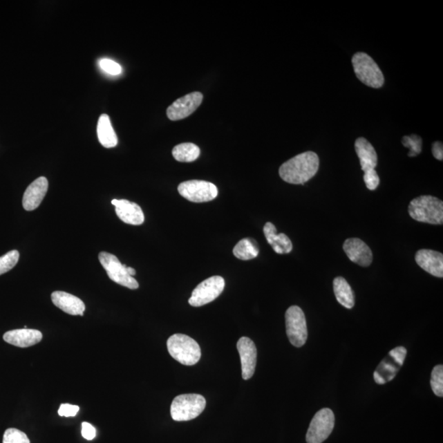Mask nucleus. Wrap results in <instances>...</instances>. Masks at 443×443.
I'll list each match as a JSON object with an SVG mask.
<instances>
[{
	"label": "nucleus",
	"mask_w": 443,
	"mask_h": 443,
	"mask_svg": "<svg viewBox=\"0 0 443 443\" xmlns=\"http://www.w3.org/2000/svg\"><path fill=\"white\" fill-rule=\"evenodd\" d=\"M200 150L193 143H182L173 149V156L175 160L183 163H191L198 159Z\"/></svg>",
	"instance_id": "393cba45"
},
{
	"label": "nucleus",
	"mask_w": 443,
	"mask_h": 443,
	"mask_svg": "<svg viewBox=\"0 0 443 443\" xmlns=\"http://www.w3.org/2000/svg\"><path fill=\"white\" fill-rule=\"evenodd\" d=\"M285 319H286V330L289 341L296 348H301L305 344L308 337L303 310L296 305L289 307L285 314Z\"/></svg>",
	"instance_id": "423d86ee"
},
{
	"label": "nucleus",
	"mask_w": 443,
	"mask_h": 443,
	"mask_svg": "<svg viewBox=\"0 0 443 443\" xmlns=\"http://www.w3.org/2000/svg\"><path fill=\"white\" fill-rule=\"evenodd\" d=\"M19 252L13 249L0 257V275L6 274L15 267L19 261Z\"/></svg>",
	"instance_id": "a878e982"
},
{
	"label": "nucleus",
	"mask_w": 443,
	"mask_h": 443,
	"mask_svg": "<svg viewBox=\"0 0 443 443\" xmlns=\"http://www.w3.org/2000/svg\"><path fill=\"white\" fill-rule=\"evenodd\" d=\"M100 65L104 72L111 74V75H120L122 73L121 66L111 59L100 60Z\"/></svg>",
	"instance_id": "7c9ffc66"
},
{
	"label": "nucleus",
	"mask_w": 443,
	"mask_h": 443,
	"mask_svg": "<svg viewBox=\"0 0 443 443\" xmlns=\"http://www.w3.org/2000/svg\"><path fill=\"white\" fill-rule=\"evenodd\" d=\"M42 337V333L39 330L23 328L4 333L3 340L17 348H26L38 344Z\"/></svg>",
	"instance_id": "a211bd4d"
},
{
	"label": "nucleus",
	"mask_w": 443,
	"mask_h": 443,
	"mask_svg": "<svg viewBox=\"0 0 443 443\" xmlns=\"http://www.w3.org/2000/svg\"><path fill=\"white\" fill-rule=\"evenodd\" d=\"M241 357L243 378L248 380L252 378L256 371L257 362V349L254 341L249 337H241L236 344Z\"/></svg>",
	"instance_id": "ddd939ff"
},
{
	"label": "nucleus",
	"mask_w": 443,
	"mask_h": 443,
	"mask_svg": "<svg viewBox=\"0 0 443 443\" xmlns=\"http://www.w3.org/2000/svg\"><path fill=\"white\" fill-rule=\"evenodd\" d=\"M355 149L364 172L375 169L378 164V155L374 147L366 138H359L355 140Z\"/></svg>",
	"instance_id": "412c9836"
},
{
	"label": "nucleus",
	"mask_w": 443,
	"mask_h": 443,
	"mask_svg": "<svg viewBox=\"0 0 443 443\" xmlns=\"http://www.w3.org/2000/svg\"><path fill=\"white\" fill-rule=\"evenodd\" d=\"M79 410L80 408L77 406L62 404L59 407V415L63 417H73L77 415Z\"/></svg>",
	"instance_id": "2f4dec72"
},
{
	"label": "nucleus",
	"mask_w": 443,
	"mask_h": 443,
	"mask_svg": "<svg viewBox=\"0 0 443 443\" xmlns=\"http://www.w3.org/2000/svg\"><path fill=\"white\" fill-rule=\"evenodd\" d=\"M417 265L437 278L443 277V254L433 249H423L415 254Z\"/></svg>",
	"instance_id": "2eb2a0df"
},
{
	"label": "nucleus",
	"mask_w": 443,
	"mask_h": 443,
	"mask_svg": "<svg viewBox=\"0 0 443 443\" xmlns=\"http://www.w3.org/2000/svg\"><path fill=\"white\" fill-rule=\"evenodd\" d=\"M402 144H404V147L406 148H410L409 156L413 157L418 155L419 153L422 151L421 146H422V140L417 135H411V137L403 138Z\"/></svg>",
	"instance_id": "c85d7f7f"
},
{
	"label": "nucleus",
	"mask_w": 443,
	"mask_h": 443,
	"mask_svg": "<svg viewBox=\"0 0 443 443\" xmlns=\"http://www.w3.org/2000/svg\"><path fill=\"white\" fill-rule=\"evenodd\" d=\"M206 406V400L202 395L182 394L173 399L171 405V416L175 421H189L202 413Z\"/></svg>",
	"instance_id": "20e7f679"
},
{
	"label": "nucleus",
	"mask_w": 443,
	"mask_h": 443,
	"mask_svg": "<svg viewBox=\"0 0 443 443\" xmlns=\"http://www.w3.org/2000/svg\"><path fill=\"white\" fill-rule=\"evenodd\" d=\"M203 95L192 92L174 102L167 109V116L172 121H178L189 117L202 103Z\"/></svg>",
	"instance_id": "f8f14e48"
},
{
	"label": "nucleus",
	"mask_w": 443,
	"mask_h": 443,
	"mask_svg": "<svg viewBox=\"0 0 443 443\" xmlns=\"http://www.w3.org/2000/svg\"><path fill=\"white\" fill-rule=\"evenodd\" d=\"M407 350L404 346L393 349L381 361L374 373L376 384L383 385L392 381L404 364Z\"/></svg>",
	"instance_id": "6e6552de"
},
{
	"label": "nucleus",
	"mask_w": 443,
	"mask_h": 443,
	"mask_svg": "<svg viewBox=\"0 0 443 443\" xmlns=\"http://www.w3.org/2000/svg\"><path fill=\"white\" fill-rule=\"evenodd\" d=\"M3 443H30V442L25 433L12 428L7 429L4 433Z\"/></svg>",
	"instance_id": "cd10ccee"
},
{
	"label": "nucleus",
	"mask_w": 443,
	"mask_h": 443,
	"mask_svg": "<svg viewBox=\"0 0 443 443\" xmlns=\"http://www.w3.org/2000/svg\"><path fill=\"white\" fill-rule=\"evenodd\" d=\"M49 182L45 177L39 178L30 184L23 195V205L26 211L37 209L45 198Z\"/></svg>",
	"instance_id": "dca6fc26"
},
{
	"label": "nucleus",
	"mask_w": 443,
	"mask_h": 443,
	"mask_svg": "<svg viewBox=\"0 0 443 443\" xmlns=\"http://www.w3.org/2000/svg\"><path fill=\"white\" fill-rule=\"evenodd\" d=\"M53 303L64 312L71 315H81L82 317L86 310V305L80 298L64 292H55L52 293Z\"/></svg>",
	"instance_id": "6ab92c4d"
},
{
	"label": "nucleus",
	"mask_w": 443,
	"mask_h": 443,
	"mask_svg": "<svg viewBox=\"0 0 443 443\" xmlns=\"http://www.w3.org/2000/svg\"><path fill=\"white\" fill-rule=\"evenodd\" d=\"M355 75L364 84L378 89L384 84V77L379 65L366 53L358 52L352 57Z\"/></svg>",
	"instance_id": "39448f33"
},
{
	"label": "nucleus",
	"mask_w": 443,
	"mask_h": 443,
	"mask_svg": "<svg viewBox=\"0 0 443 443\" xmlns=\"http://www.w3.org/2000/svg\"><path fill=\"white\" fill-rule=\"evenodd\" d=\"M82 435L86 440H93L96 437V429L89 423L84 422L82 424Z\"/></svg>",
	"instance_id": "473e14b6"
},
{
	"label": "nucleus",
	"mask_w": 443,
	"mask_h": 443,
	"mask_svg": "<svg viewBox=\"0 0 443 443\" xmlns=\"http://www.w3.org/2000/svg\"><path fill=\"white\" fill-rule=\"evenodd\" d=\"M260 248L256 240L252 238L241 239L234 249L235 257L241 261H251L258 256Z\"/></svg>",
	"instance_id": "b1692460"
},
{
	"label": "nucleus",
	"mask_w": 443,
	"mask_h": 443,
	"mask_svg": "<svg viewBox=\"0 0 443 443\" xmlns=\"http://www.w3.org/2000/svg\"><path fill=\"white\" fill-rule=\"evenodd\" d=\"M333 291L337 301L346 309H352L355 305V294L350 284L344 278L337 277L333 280Z\"/></svg>",
	"instance_id": "5701e85b"
},
{
	"label": "nucleus",
	"mask_w": 443,
	"mask_h": 443,
	"mask_svg": "<svg viewBox=\"0 0 443 443\" xmlns=\"http://www.w3.org/2000/svg\"><path fill=\"white\" fill-rule=\"evenodd\" d=\"M343 249L350 261L362 267H368L373 261V253L370 247L359 238L345 241Z\"/></svg>",
	"instance_id": "4468645a"
},
{
	"label": "nucleus",
	"mask_w": 443,
	"mask_h": 443,
	"mask_svg": "<svg viewBox=\"0 0 443 443\" xmlns=\"http://www.w3.org/2000/svg\"><path fill=\"white\" fill-rule=\"evenodd\" d=\"M127 272H129V274L131 276V277H133V276L137 274V272H135V270L131 267H127Z\"/></svg>",
	"instance_id": "f704fd0d"
},
{
	"label": "nucleus",
	"mask_w": 443,
	"mask_h": 443,
	"mask_svg": "<svg viewBox=\"0 0 443 443\" xmlns=\"http://www.w3.org/2000/svg\"><path fill=\"white\" fill-rule=\"evenodd\" d=\"M431 388L436 396L443 397V366H437L433 368L431 381Z\"/></svg>",
	"instance_id": "bb28decb"
},
{
	"label": "nucleus",
	"mask_w": 443,
	"mask_h": 443,
	"mask_svg": "<svg viewBox=\"0 0 443 443\" xmlns=\"http://www.w3.org/2000/svg\"><path fill=\"white\" fill-rule=\"evenodd\" d=\"M97 134L100 142L104 147L113 148L117 146V135L113 129L111 118L107 114H102L99 118Z\"/></svg>",
	"instance_id": "4be33fe9"
},
{
	"label": "nucleus",
	"mask_w": 443,
	"mask_h": 443,
	"mask_svg": "<svg viewBox=\"0 0 443 443\" xmlns=\"http://www.w3.org/2000/svg\"><path fill=\"white\" fill-rule=\"evenodd\" d=\"M265 238L274 251L279 254H289L292 251L293 245L290 238L286 234H277V228L272 223H266L264 227Z\"/></svg>",
	"instance_id": "aec40b11"
},
{
	"label": "nucleus",
	"mask_w": 443,
	"mask_h": 443,
	"mask_svg": "<svg viewBox=\"0 0 443 443\" xmlns=\"http://www.w3.org/2000/svg\"><path fill=\"white\" fill-rule=\"evenodd\" d=\"M319 168V158L317 153L307 151L285 162L280 167L279 176L284 182L299 185L314 177Z\"/></svg>",
	"instance_id": "f257e3e1"
},
{
	"label": "nucleus",
	"mask_w": 443,
	"mask_h": 443,
	"mask_svg": "<svg viewBox=\"0 0 443 443\" xmlns=\"http://www.w3.org/2000/svg\"><path fill=\"white\" fill-rule=\"evenodd\" d=\"M335 416L332 410L323 408L311 420L306 433L307 443H322L330 436L334 428Z\"/></svg>",
	"instance_id": "9d476101"
},
{
	"label": "nucleus",
	"mask_w": 443,
	"mask_h": 443,
	"mask_svg": "<svg viewBox=\"0 0 443 443\" xmlns=\"http://www.w3.org/2000/svg\"><path fill=\"white\" fill-rule=\"evenodd\" d=\"M178 190L184 198L194 203L209 202L216 199L218 193L214 184L200 180L183 182L180 184Z\"/></svg>",
	"instance_id": "1a4fd4ad"
},
{
	"label": "nucleus",
	"mask_w": 443,
	"mask_h": 443,
	"mask_svg": "<svg viewBox=\"0 0 443 443\" xmlns=\"http://www.w3.org/2000/svg\"><path fill=\"white\" fill-rule=\"evenodd\" d=\"M99 261L114 283L125 288L135 290L139 288L138 281L129 274L127 266L122 265L117 257L108 252H100Z\"/></svg>",
	"instance_id": "0eeeda50"
},
{
	"label": "nucleus",
	"mask_w": 443,
	"mask_h": 443,
	"mask_svg": "<svg viewBox=\"0 0 443 443\" xmlns=\"http://www.w3.org/2000/svg\"><path fill=\"white\" fill-rule=\"evenodd\" d=\"M410 216L415 221L442 225L443 223V202L432 196H421L411 201Z\"/></svg>",
	"instance_id": "f03ea898"
},
{
	"label": "nucleus",
	"mask_w": 443,
	"mask_h": 443,
	"mask_svg": "<svg viewBox=\"0 0 443 443\" xmlns=\"http://www.w3.org/2000/svg\"><path fill=\"white\" fill-rule=\"evenodd\" d=\"M112 205L115 206V211L122 222L131 225H142L144 216L140 206L126 200H113Z\"/></svg>",
	"instance_id": "f3484780"
},
{
	"label": "nucleus",
	"mask_w": 443,
	"mask_h": 443,
	"mask_svg": "<svg viewBox=\"0 0 443 443\" xmlns=\"http://www.w3.org/2000/svg\"><path fill=\"white\" fill-rule=\"evenodd\" d=\"M167 346L171 357L184 366H194L200 361V346L189 336L181 333L173 334L167 341Z\"/></svg>",
	"instance_id": "7ed1b4c3"
},
{
	"label": "nucleus",
	"mask_w": 443,
	"mask_h": 443,
	"mask_svg": "<svg viewBox=\"0 0 443 443\" xmlns=\"http://www.w3.org/2000/svg\"><path fill=\"white\" fill-rule=\"evenodd\" d=\"M364 181L368 190L375 191L379 187L380 179L375 169L368 170L364 175Z\"/></svg>",
	"instance_id": "c756f323"
},
{
	"label": "nucleus",
	"mask_w": 443,
	"mask_h": 443,
	"mask_svg": "<svg viewBox=\"0 0 443 443\" xmlns=\"http://www.w3.org/2000/svg\"><path fill=\"white\" fill-rule=\"evenodd\" d=\"M433 155L437 160H443V147L442 143L440 142H436L433 144L432 147Z\"/></svg>",
	"instance_id": "72a5a7b5"
},
{
	"label": "nucleus",
	"mask_w": 443,
	"mask_h": 443,
	"mask_svg": "<svg viewBox=\"0 0 443 443\" xmlns=\"http://www.w3.org/2000/svg\"><path fill=\"white\" fill-rule=\"evenodd\" d=\"M225 288V281L220 276H213L200 283L190 297L191 306L200 307L210 303L221 295Z\"/></svg>",
	"instance_id": "9b49d317"
}]
</instances>
